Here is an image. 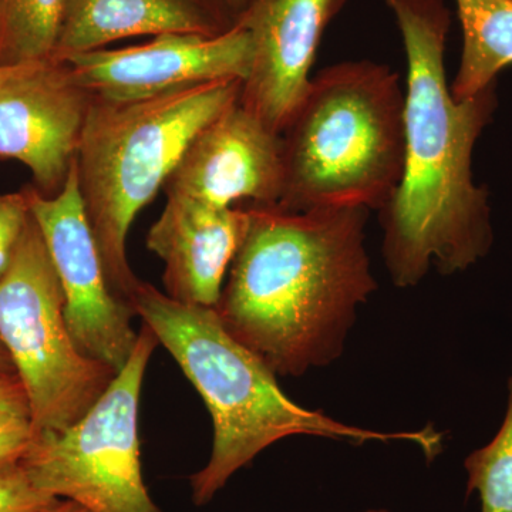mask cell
I'll list each match as a JSON object with an SVG mask.
<instances>
[{
  "label": "cell",
  "mask_w": 512,
  "mask_h": 512,
  "mask_svg": "<svg viewBox=\"0 0 512 512\" xmlns=\"http://www.w3.org/2000/svg\"><path fill=\"white\" fill-rule=\"evenodd\" d=\"M403 37L404 165L380 210L383 258L393 284L410 288L431 266L466 271L493 245L488 192L474 183L473 153L497 109L495 84L456 100L446 76L451 13L444 0H383Z\"/></svg>",
  "instance_id": "cell-1"
},
{
  "label": "cell",
  "mask_w": 512,
  "mask_h": 512,
  "mask_svg": "<svg viewBox=\"0 0 512 512\" xmlns=\"http://www.w3.org/2000/svg\"><path fill=\"white\" fill-rule=\"evenodd\" d=\"M244 207L247 228L214 308L218 318L275 375L330 365L357 308L377 289L365 245L370 211Z\"/></svg>",
  "instance_id": "cell-2"
},
{
  "label": "cell",
  "mask_w": 512,
  "mask_h": 512,
  "mask_svg": "<svg viewBox=\"0 0 512 512\" xmlns=\"http://www.w3.org/2000/svg\"><path fill=\"white\" fill-rule=\"evenodd\" d=\"M131 306L173 356L211 414V457L190 477L192 503L197 507L210 504L239 470L286 437H325L353 444L409 441L429 461L443 450V436L431 427L382 433L299 406L282 392L275 373L229 335L214 308L175 301L144 281L134 289Z\"/></svg>",
  "instance_id": "cell-3"
},
{
  "label": "cell",
  "mask_w": 512,
  "mask_h": 512,
  "mask_svg": "<svg viewBox=\"0 0 512 512\" xmlns=\"http://www.w3.org/2000/svg\"><path fill=\"white\" fill-rule=\"evenodd\" d=\"M279 207L383 210L402 180L404 90L390 66L332 64L312 77L284 133Z\"/></svg>",
  "instance_id": "cell-4"
},
{
  "label": "cell",
  "mask_w": 512,
  "mask_h": 512,
  "mask_svg": "<svg viewBox=\"0 0 512 512\" xmlns=\"http://www.w3.org/2000/svg\"><path fill=\"white\" fill-rule=\"evenodd\" d=\"M242 80H218L136 101L93 97L77 147V183L111 291L131 306L141 279L127 237L163 190L201 128L241 97ZM133 308V306H131Z\"/></svg>",
  "instance_id": "cell-5"
},
{
  "label": "cell",
  "mask_w": 512,
  "mask_h": 512,
  "mask_svg": "<svg viewBox=\"0 0 512 512\" xmlns=\"http://www.w3.org/2000/svg\"><path fill=\"white\" fill-rule=\"evenodd\" d=\"M0 342L28 393L37 433L82 419L119 373L74 345L62 285L33 215L0 279Z\"/></svg>",
  "instance_id": "cell-6"
},
{
  "label": "cell",
  "mask_w": 512,
  "mask_h": 512,
  "mask_svg": "<svg viewBox=\"0 0 512 512\" xmlns=\"http://www.w3.org/2000/svg\"><path fill=\"white\" fill-rule=\"evenodd\" d=\"M158 343L146 323L136 348L99 400L62 431L37 433L22 466L35 487L90 512H163L141 471L138 407Z\"/></svg>",
  "instance_id": "cell-7"
},
{
  "label": "cell",
  "mask_w": 512,
  "mask_h": 512,
  "mask_svg": "<svg viewBox=\"0 0 512 512\" xmlns=\"http://www.w3.org/2000/svg\"><path fill=\"white\" fill-rule=\"evenodd\" d=\"M30 211L45 238L64 295V318L82 355L120 372L136 348V312L111 291L77 183L74 163L59 194L33 185Z\"/></svg>",
  "instance_id": "cell-8"
},
{
  "label": "cell",
  "mask_w": 512,
  "mask_h": 512,
  "mask_svg": "<svg viewBox=\"0 0 512 512\" xmlns=\"http://www.w3.org/2000/svg\"><path fill=\"white\" fill-rule=\"evenodd\" d=\"M93 96L55 56L0 66V158L19 161L46 197L63 190Z\"/></svg>",
  "instance_id": "cell-9"
},
{
  "label": "cell",
  "mask_w": 512,
  "mask_h": 512,
  "mask_svg": "<svg viewBox=\"0 0 512 512\" xmlns=\"http://www.w3.org/2000/svg\"><path fill=\"white\" fill-rule=\"evenodd\" d=\"M251 40L235 26L220 36L165 33L144 45L66 57L74 79L96 99L136 101L218 80L247 79Z\"/></svg>",
  "instance_id": "cell-10"
},
{
  "label": "cell",
  "mask_w": 512,
  "mask_h": 512,
  "mask_svg": "<svg viewBox=\"0 0 512 512\" xmlns=\"http://www.w3.org/2000/svg\"><path fill=\"white\" fill-rule=\"evenodd\" d=\"M282 184V134L238 100L192 138L163 191L228 208L278 204Z\"/></svg>",
  "instance_id": "cell-11"
},
{
  "label": "cell",
  "mask_w": 512,
  "mask_h": 512,
  "mask_svg": "<svg viewBox=\"0 0 512 512\" xmlns=\"http://www.w3.org/2000/svg\"><path fill=\"white\" fill-rule=\"evenodd\" d=\"M348 0H249L251 67L239 103L282 134L311 83L322 37Z\"/></svg>",
  "instance_id": "cell-12"
},
{
  "label": "cell",
  "mask_w": 512,
  "mask_h": 512,
  "mask_svg": "<svg viewBox=\"0 0 512 512\" xmlns=\"http://www.w3.org/2000/svg\"><path fill=\"white\" fill-rule=\"evenodd\" d=\"M247 221L244 205L222 208L165 197L164 210L146 237L148 251L164 264L165 295L215 308Z\"/></svg>",
  "instance_id": "cell-13"
},
{
  "label": "cell",
  "mask_w": 512,
  "mask_h": 512,
  "mask_svg": "<svg viewBox=\"0 0 512 512\" xmlns=\"http://www.w3.org/2000/svg\"><path fill=\"white\" fill-rule=\"evenodd\" d=\"M231 29L210 0H64L53 56L64 60L128 37L220 36Z\"/></svg>",
  "instance_id": "cell-14"
},
{
  "label": "cell",
  "mask_w": 512,
  "mask_h": 512,
  "mask_svg": "<svg viewBox=\"0 0 512 512\" xmlns=\"http://www.w3.org/2000/svg\"><path fill=\"white\" fill-rule=\"evenodd\" d=\"M463 52L450 89L454 99L477 96L512 64V0H456Z\"/></svg>",
  "instance_id": "cell-15"
},
{
  "label": "cell",
  "mask_w": 512,
  "mask_h": 512,
  "mask_svg": "<svg viewBox=\"0 0 512 512\" xmlns=\"http://www.w3.org/2000/svg\"><path fill=\"white\" fill-rule=\"evenodd\" d=\"M64 0H0V66L55 55Z\"/></svg>",
  "instance_id": "cell-16"
},
{
  "label": "cell",
  "mask_w": 512,
  "mask_h": 512,
  "mask_svg": "<svg viewBox=\"0 0 512 512\" xmlns=\"http://www.w3.org/2000/svg\"><path fill=\"white\" fill-rule=\"evenodd\" d=\"M467 495L476 493L480 512H512V376L503 426L487 446L464 461Z\"/></svg>",
  "instance_id": "cell-17"
},
{
  "label": "cell",
  "mask_w": 512,
  "mask_h": 512,
  "mask_svg": "<svg viewBox=\"0 0 512 512\" xmlns=\"http://www.w3.org/2000/svg\"><path fill=\"white\" fill-rule=\"evenodd\" d=\"M32 407L16 373L0 377V470L19 466L35 443Z\"/></svg>",
  "instance_id": "cell-18"
},
{
  "label": "cell",
  "mask_w": 512,
  "mask_h": 512,
  "mask_svg": "<svg viewBox=\"0 0 512 512\" xmlns=\"http://www.w3.org/2000/svg\"><path fill=\"white\" fill-rule=\"evenodd\" d=\"M30 217L32 211L26 187L22 191L0 194V279L12 265Z\"/></svg>",
  "instance_id": "cell-19"
},
{
  "label": "cell",
  "mask_w": 512,
  "mask_h": 512,
  "mask_svg": "<svg viewBox=\"0 0 512 512\" xmlns=\"http://www.w3.org/2000/svg\"><path fill=\"white\" fill-rule=\"evenodd\" d=\"M55 500L35 487L22 464L0 470V512H40Z\"/></svg>",
  "instance_id": "cell-20"
},
{
  "label": "cell",
  "mask_w": 512,
  "mask_h": 512,
  "mask_svg": "<svg viewBox=\"0 0 512 512\" xmlns=\"http://www.w3.org/2000/svg\"><path fill=\"white\" fill-rule=\"evenodd\" d=\"M210 2L220 12L222 18L227 20L228 25L235 28L244 15L249 0H210Z\"/></svg>",
  "instance_id": "cell-21"
},
{
  "label": "cell",
  "mask_w": 512,
  "mask_h": 512,
  "mask_svg": "<svg viewBox=\"0 0 512 512\" xmlns=\"http://www.w3.org/2000/svg\"><path fill=\"white\" fill-rule=\"evenodd\" d=\"M40 512H90L82 505L74 503V501L64 500V498H57L52 504L47 505Z\"/></svg>",
  "instance_id": "cell-22"
},
{
  "label": "cell",
  "mask_w": 512,
  "mask_h": 512,
  "mask_svg": "<svg viewBox=\"0 0 512 512\" xmlns=\"http://www.w3.org/2000/svg\"><path fill=\"white\" fill-rule=\"evenodd\" d=\"M12 373H16L15 366H13L8 350L0 342V377L12 375Z\"/></svg>",
  "instance_id": "cell-23"
},
{
  "label": "cell",
  "mask_w": 512,
  "mask_h": 512,
  "mask_svg": "<svg viewBox=\"0 0 512 512\" xmlns=\"http://www.w3.org/2000/svg\"><path fill=\"white\" fill-rule=\"evenodd\" d=\"M366 512H390V511L384 510V508H373V510H367Z\"/></svg>",
  "instance_id": "cell-24"
}]
</instances>
